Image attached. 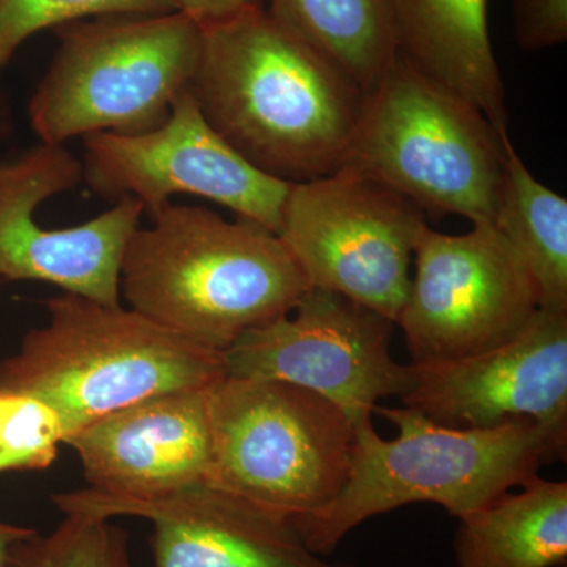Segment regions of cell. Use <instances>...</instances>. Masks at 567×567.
Masks as SVG:
<instances>
[{
	"instance_id": "6da1fadb",
	"label": "cell",
	"mask_w": 567,
	"mask_h": 567,
	"mask_svg": "<svg viewBox=\"0 0 567 567\" xmlns=\"http://www.w3.org/2000/svg\"><path fill=\"white\" fill-rule=\"evenodd\" d=\"M189 92L241 158L287 183L344 166L364 93L267 7L200 25Z\"/></svg>"
},
{
	"instance_id": "7a4b0ae2",
	"label": "cell",
	"mask_w": 567,
	"mask_h": 567,
	"mask_svg": "<svg viewBox=\"0 0 567 567\" xmlns=\"http://www.w3.org/2000/svg\"><path fill=\"white\" fill-rule=\"evenodd\" d=\"M123 252L130 308L223 353L252 328L289 315L309 282L281 238L197 205H164Z\"/></svg>"
},
{
	"instance_id": "3957f363",
	"label": "cell",
	"mask_w": 567,
	"mask_h": 567,
	"mask_svg": "<svg viewBox=\"0 0 567 567\" xmlns=\"http://www.w3.org/2000/svg\"><path fill=\"white\" fill-rule=\"evenodd\" d=\"M374 415L391 421L399 435L382 439L372 420L354 424L344 487L330 505L292 524L320 557L368 518L413 503H434L456 518L468 516L566 454L524 417L473 429L436 424L410 406L375 405Z\"/></svg>"
},
{
	"instance_id": "277c9868",
	"label": "cell",
	"mask_w": 567,
	"mask_h": 567,
	"mask_svg": "<svg viewBox=\"0 0 567 567\" xmlns=\"http://www.w3.org/2000/svg\"><path fill=\"white\" fill-rule=\"evenodd\" d=\"M48 323L0 360V394L32 398L58 416L63 443L85 425L163 393L207 390L226 375L223 353L132 308L80 295L47 300Z\"/></svg>"
},
{
	"instance_id": "5b68a950",
	"label": "cell",
	"mask_w": 567,
	"mask_h": 567,
	"mask_svg": "<svg viewBox=\"0 0 567 567\" xmlns=\"http://www.w3.org/2000/svg\"><path fill=\"white\" fill-rule=\"evenodd\" d=\"M54 31L61 44L28 107L33 133L50 144L163 125L189 89L203 47V29L181 10L100 17Z\"/></svg>"
},
{
	"instance_id": "8992f818",
	"label": "cell",
	"mask_w": 567,
	"mask_h": 567,
	"mask_svg": "<svg viewBox=\"0 0 567 567\" xmlns=\"http://www.w3.org/2000/svg\"><path fill=\"white\" fill-rule=\"evenodd\" d=\"M344 166L385 183L423 212L492 224L505 151L483 112L398 55L364 95Z\"/></svg>"
},
{
	"instance_id": "52a82bcc",
	"label": "cell",
	"mask_w": 567,
	"mask_h": 567,
	"mask_svg": "<svg viewBox=\"0 0 567 567\" xmlns=\"http://www.w3.org/2000/svg\"><path fill=\"white\" fill-rule=\"evenodd\" d=\"M208 483L282 520H301L344 487L354 425L305 388L224 375L207 390Z\"/></svg>"
},
{
	"instance_id": "ba28073f",
	"label": "cell",
	"mask_w": 567,
	"mask_h": 567,
	"mask_svg": "<svg viewBox=\"0 0 567 567\" xmlns=\"http://www.w3.org/2000/svg\"><path fill=\"white\" fill-rule=\"evenodd\" d=\"M424 213L352 167L292 183L278 237L311 287L333 290L398 323Z\"/></svg>"
},
{
	"instance_id": "9c48e42d",
	"label": "cell",
	"mask_w": 567,
	"mask_h": 567,
	"mask_svg": "<svg viewBox=\"0 0 567 567\" xmlns=\"http://www.w3.org/2000/svg\"><path fill=\"white\" fill-rule=\"evenodd\" d=\"M395 323L333 290L309 287L289 312L224 350L226 375L305 388L341 406L353 425L385 398H402L412 364L391 354Z\"/></svg>"
},
{
	"instance_id": "30bf717a",
	"label": "cell",
	"mask_w": 567,
	"mask_h": 567,
	"mask_svg": "<svg viewBox=\"0 0 567 567\" xmlns=\"http://www.w3.org/2000/svg\"><path fill=\"white\" fill-rule=\"evenodd\" d=\"M415 276L398 323L413 364L487 352L524 330L537 309L535 281L494 224L451 235L424 226Z\"/></svg>"
},
{
	"instance_id": "8fae6325",
	"label": "cell",
	"mask_w": 567,
	"mask_h": 567,
	"mask_svg": "<svg viewBox=\"0 0 567 567\" xmlns=\"http://www.w3.org/2000/svg\"><path fill=\"white\" fill-rule=\"evenodd\" d=\"M82 140V174L96 196L133 197L153 215L175 194H192L279 233L292 183L241 158L205 121L189 89L175 100L167 121L151 132L95 133Z\"/></svg>"
},
{
	"instance_id": "7c38bea8",
	"label": "cell",
	"mask_w": 567,
	"mask_h": 567,
	"mask_svg": "<svg viewBox=\"0 0 567 567\" xmlns=\"http://www.w3.org/2000/svg\"><path fill=\"white\" fill-rule=\"evenodd\" d=\"M84 181L65 144L39 142L0 162V281H39L96 303L121 305L123 252L144 205L122 197L111 210L69 229H43L37 207Z\"/></svg>"
},
{
	"instance_id": "4fadbf2b",
	"label": "cell",
	"mask_w": 567,
	"mask_h": 567,
	"mask_svg": "<svg viewBox=\"0 0 567 567\" xmlns=\"http://www.w3.org/2000/svg\"><path fill=\"white\" fill-rule=\"evenodd\" d=\"M412 364L402 404L447 427L533 421L567 446V312L537 309L505 344L462 360Z\"/></svg>"
},
{
	"instance_id": "5bb4252c",
	"label": "cell",
	"mask_w": 567,
	"mask_h": 567,
	"mask_svg": "<svg viewBox=\"0 0 567 567\" xmlns=\"http://www.w3.org/2000/svg\"><path fill=\"white\" fill-rule=\"evenodd\" d=\"M52 503L63 516L151 522L153 567H357L327 561L290 522L207 483L144 498L87 487Z\"/></svg>"
},
{
	"instance_id": "9a60e30c",
	"label": "cell",
	"mask_w": 567,
	"mask_h": 567,
	"mask_svg": "<svg viewBox=\"0 0 567 567\" xmlns=\"http://www.w3.org/2000/svg\"><path fill=\"white\" fill-rule=\"evenodd\" d=\"M207 390L142 399L85 425L63 445L76 453L89 487L104 494L144 498L208 483Z\"/></svg>"
},
{
	"instance_id": "2e32d148",
	"label": "cell",
	"mask_w": 567,
	"mask_h": 567,
	"mask_svg": "<svg viewBox=\"0 0 567 567\" xmlns=\"http://www.w3.org/2000/svg\"><path fill=\"white\" fill-rule=\"evenodd\" d=\"M399 58L507 132L505 84L488 33V0H391Z\"/></svg>"
},
{
	"instance_id": "e0dca14e",
	"label": "cell",
	"mask_w": 567,
	"mask_h": 567,
	"mask_svg": "<svg viewBox=\"0 0 567 567\" xmlns=\"http://www.w3.org/2000/svg\"><path fill=\"white\" fill-rule=\"evenodd\" d=\"M458 518L461 567H566L567 483L533 476Z\"/></svg>"
},
{
	"instance_id": "ac0fdd59",
	"label": "cell",
	"mask_w": 567,
	"mask_h": 567,
	"mask_svg": "<svg viewBox=\"0 0 567 567\" xmlns=\"http://www.w3.org/2000/svg\"><path fill=\"white\" fill-rule=\"evenodd\" d=\"M498 136L505 174L492 224L527 267L539 308L567 312V200L529 173L509 132Z\"/></svg>"
},
{
	"instance_id": "d6986e66",
	"label": "cell",
	"mask_w": 567,
	"mask_h": 567,
	"mask_svg": "<svg viewBox=\"0 0 567 567\" xmlns=\"http://www.w3.org/2000/svg\"><path fill=\"white\" fill-rule=\"evenodd\" d=\"M268 11L322 52L364 95L398 59L391 0H268Z\"/></svg>"
},
{
	"instance_id": "ffe728a7",
	"label": "cell",
	"mask_w": 567,
	"mask_h": 567,
	"mask_svg": "<svg viewBox=\"0 0 567 567\" xmlns=\"http://www.w3.org/2000/svg\"><path fill=\"white\" fill-rule=\"evenodd\" d=\"M7 567H133L128 535L106 518L65 516L48 535L11 546Z\"/></svg>"
},
{
	"instance_id": "44dd1931",
	"label": "cell",
	"mask_w": 567,
	"mask_h": 567,
	"mask_svg": "<svg viewBox=\"0 0 567 567\" xmlns=\"http://www.w3.org/2000/svg\"><path fill=\"white\" fill-rule=\"evenodd\" d=\"M174 0H0V71L25 40L44 29L100 17L166 14Z\"/></svg>"
},
{
	"instance_id": "7402d4cb",
	"label": "cell",
	"mask_w": 567,
	"mask_h": 567,
	"mask_svg": "<svg viewBox=\"0 0 567 567\" xmlns=\"http://www.w3.org/2000/svg\"><path fill=\"white\" fill-rule=\"evenodd\" d=\"M63 445V432L50 406L18 395L0 425V473L50 468Z\"/></svg>"
},
{
	"instance_id": "603a6c76",
	"label": "cell",
	"mask_w": 567,
	"mask_h": 567,
	"mask_svg": "<svg viewBox=\"0 0 567 567\" xmlns=\"http://www.w3.org/2000/svg\"><path fill=\"white\" fill-rule=\"evenodd\" d=\"M518 47L537 52L567 40V0H513Z\"/></svg>"
},
{
	"instance_id": "cb8c5ba5",
	"label": "cell",
	"mask_w": 567,
	"mask_h": 567,
	"mask_svg": "<svg viewBox=\"0 0 567 567\" xmlns=\"http://www.w3.org/2000/svg\"><path fill=\"white\" fill-rule=\"evenodd\" d=\"M177 9L192 17L199 25L227 20L252 7L264 6L265 0H174Z\"/></svg>"
},
{
	"instance_id": "d4e9b609",
	"label": "cell",
	"mask_w": 567,
	"mask_h": 567,
	"mask_svg": "<svg viewBox=\"0 0 567 567\" xmlns=\"http://www.w3.org/2000/svg\"><path fill=\"white\" fill-rule=\"evenodd\" d=\"M37 529L20 527V525L6 524L0 522V567H7V558L11 546L24 537L33 535Z\"/></svg>"
},
{
	"instance_id": "484cf974",
	"label": "cell",
	"mask_w": 567,
	"mask_h": 567,
	"mask_svg": "<svg viewBox=\"0 0 567 567\" xmlns=\"http://www.w3.org/2000/svg\"><path fill=\"white\" fill-rule=\"evenodd\" d=\"M17 399L18 395L0 394V425L6 421L13 405L17 404Z\"/></svg>"
}]
</instances>
